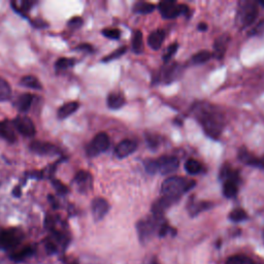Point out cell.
Instances as JSON below:
<instances>
[{
	"label": "cell",
	"instance_id": "cell-19",
	"mask_svg": "<svg viewBox=\"0 0 264 264\" xmlns=\"http://www.w3.org/2000/svg\"><path fill=\"white\" fill-rule=\"evenodd\" d=\"M164 38H165V33L163 30L161 29H157L153 32L150 33L149 37H148V45L150 46V48L152 50H159L164 42Z\"/></svg>",
	"mask_w": 264,
	"mask_h": 264
},
{
	"label": "cell",
	"instance_id": "cell-35",
	"mask_svg": "<svg viewBox=\"0 0 264 264\" xmlns=\"http://www.w3.org/2000/svg\"><path fill=\"white\" fill-rule=\"evenodd\" d=\"M126 51H127V48H126V47L119 48V49H117L115 52H113L112 54H110L109 56L104 57V59H103L102 61H103V62H110V61H112V60H115V59L120 58L122 55L125 54Z\"/></svg>",
	"mask_w": 264,
	"mask_h": 264
},
{
	"label": "cell",
	"instance_id": "cell-23",
	"mask_svg": "<svg viewBox=\"0 0 264 264\" xmlns=\"http://www.w3.org/2000/svg\"><path fill=\"white\" fill-rule=\"evenodd\" d=\"M20 84L23 87H26L28 89H33V90H41L43 88L42 83L39 82L37 77L33 75H25L21 78Z\"/></svg>",
	"mask_w": 264,
	"mask_h": 264
},
{
	"label": "cell",
	"instance_id": "cell-2",
	"mask_svg": "<svg viewBox=\"0 0 264 264\" xmlns=\"http://www.w3.org/2000/svg\"><path fill=\"white\" fill-rule=\"evenodd\" d=\"M195 186V181L188 180L183 177H170L165 180L161 186L162 196L179 198L191 190Z\"/></svg>",
	"mask_w": 264,
	"mask_h": 264
},
{
	"label": "cell",
	"instance_id": "cell-25",
	"mask_svg": "<svg viewBox=\"0 0 264 264\" xmlns=\"http://www.w3.org/2000/svg\"><path fill=\"white\" fill-rule=\"evenodd\" d=\"M11 97V87L4 78L0 77V102L7 101Z\"/></svg>",
	"mask_w": 264,
	"mask_h": 264
},
{
	"label": "cell",
	"instance_id": "cell-13",
	"mask_svg": "<svg viewBox=\"0 0 264 264\" xmlns=\"http://www.w3.org/2000/svg\"><path fill=\"white\" fill-rule=\"evenodd\" d=\"M179 200V198L175 197H168V196H162L159 199L156 200L152 204V213L155 217H163V214L165 210L170 207L173 204H175Z\"/></svg>",
	"mask_w": 264,
	"mask_h": 264
},
{
	"label": "cell",
	"instance_id": "cell-4",
	"mask_svg": "<svg viewBox=\"0 0 264 264\" xmlns=\"http://www.w3.org/2000/svg\"><path fill=\"white\" fill-rule=\"evenodd\" d=\"M165 221L163 220V217H155L141 220L136 224V229L139 236V240L141 243H146L151 239V236L154 234V232L158 231L160 226Z\"/></svg>",
	"mask_w": 264,
	"mask_h": 264
},
{
	"label": "cell",
	"instance_id": "cell-32",
	"mask_svg": "<svg viewBox=\"0 0 264 264\" xmlns=\"http://www.w3.org/2000/svg\"><path fill=\"white\" fill-rule=\"evenodd\" d=\"M229 219L235 223L242 222L248 219V214L243 208H235L229 214Z\"/></svg>",
	"mask_w": 264,
	"mask_h": 264
},
{
	"label": "cell",
	"instance_id": "cell-27",
	"mask_svg": "<svg viewBox=\"0 0 264 264\" xmlns=\"http://www.w3.org/2000/svg\"><path fill=\"white\" fill-rule=\"evenodd\" d=\"M132 50L136 54H140L143 50V42H142V33L140 30H136L132 37Z\"/></svg>",
	"mask_w": 264,
	"mask_h": 264
},
{
	"label": "cell",
	"instance_id": "cell-17",
	"mask_svg": "<svg viewBox=\"0 0 264 264\" xmlns=\"http://www.w3.org/2000/svg\"><path fill=\"white\" fill-rule=\"evenodd\" d=\"M229 41H230V36L228 34H223L216 39L214 45V56L216 59L221 60L224 57V55H225Z\"/></svg>",
	"mask_w": 264,
	"mask_h": 264
},
{
	"label": "cell",
	"instance_id": "cell-30",
	"mask_svg": "<svg viewBox=\"0 0 264 264\" xmlns=\"http://www.w3.org/2000/svg\"><path fill=\"white\" fill-rule=\"evenodd\" d=\"M212 57V54L208 51H200L196 53V54L191 58V62L193 64H202L206 61H208Z\"/></svg>",
	"mask_w": 264,
	"mask_h": 264
},
{
	"label": "cell",
	"instance_id": "cell-9",
	"mask_svg": "<svg viewBox=\"0 0 264 264\" xmlns=\"http://www.w3.org/2000/svg\"><path fill=\"white\" fill-rule=\"evenodd\" d=\"M21 241V234L16 229H7L0 231V248L11 249L16 247Z\"/></svg>",
	"mask_w": 264,
	"mask_h": 264
},
{
	"label": "cell",
	"instance_id": "cell-5",
	"mask_svg": "<svg viewBox=\"0 0 264 264\" xmlns=\"http://www.w3.org/2000/svg\"><path fill=\"white\" fill-rule=\"evenodd\" d=\"M161 16L164 19H175L181 15H187L189 7L185 4H179L175 0H164L158 5Z\"/></svg>",
	"mask_w": 264,
	"mask_h": 264
},
{
	"label": "cell",
	"instance_id": "cell-12",
	"mask_svg": "<svg viewBox=\"0 0 264 264\" xmlns=\"http://www.w3.org/2000/svg\"><path fill=\"white\" fill-rule=\"evenodd\" d=\"M91 210L92 215L95 221H100L102 220L105 215L109 213L110 210V203L108 200H105L102 197H97L95 199H93L91 204Z\"/></svg>",
	"mask_w": 264,
	"mask_h": 264
},
{
	"label": "cell",
	"instance_id": "cell-8",
	"mask_svg": "<svg viewBox=\"0 0 264 264\" xmlns=\"http://www.w3.org/2000/svg\"><path fill=\"white\" fill-rule=\"evenodd\" d=\"M12 126H14V128L19 133L26 137H32L36 132L34 123L30 118L26 116H18L15 120L12 121Z\"/></svg>",
	"mask_w": 264,
	"mask_h": 264
},
{
	"label": "cell",
	"instance_id": "cell-11",
	"mask_svg": "<svg viewBox=\"0 0 264 264\" xmlns=\"http://www.w3.org/2000/svg\"><path fill=\"white\" fill-rule=\"evenodd\" d=\"M182 72V67L177 64V63H173L170 64L169 66H166L164 67L160 73L157 75V82H164L166 84L174 82L175 80H177L179 74H181Z\"/></svg>",
	"mask_w": 264,
	"mask_h": 264
},
{
	"label": "cell",
	"instance_id": "cell-15",
	"mask_svg": "<svg viewBox=\"0 0 264 264\" xmlns=\"http://www.w3.org/2000/svg\"><path fill=\"white\" fill-rule=\"evenodd\" d=\"M136 149H137L136 141L131 139H124L116 147L115 155L119 158V159H123V158H126L132 153H134Z\"/></svg>",
	"mask_w": 264,
	"mask_h": 264
},
{
	"label": "cell",
	"instance_id": "cell-18",
	"mask_svg": "<svg viewBox=\"0 0 264 264\" xmlns=\"http://www.w3.org/2000/svg\"><path fill=\"white\" fill-rule=\"evenodd\" d=\"M0 137H2L9 143H14L17 140V135L12 123L10 124L6 121L0 122Z\"/></svg>",
	"mask_w": 264,
	"mask_h": 264
},
{
	"label": "cell",
	"instance_id": "cell-39",
	"mask_svg": "<svg viewBox=\"0 0 264 264\" xmlns=\"http://www.w3.org/2000/svg\"><path fill=\"white\" fill-rule=\"evenodd\" d=\"M82 25H83V19L80 17H74L68 22V26L72 29L80 28Z\"/></svg>",
	"mask_w": 264,
	"mask_h": 264
},
{
	"label": "cell",
	"instance_id": "cell-22",
	"mask_svg": "<svg viewBox=\"0 0 264 264\" xmlns=\"http://www.w3.org/2000/svg\"><path fill=\"white\" fill-rule=\"evenodd\" d=\"M32 102H33V95L29 93H24L20 95L19 98L17 99L16 108L21 113H27L31 108Z\"/></svg>",
	"mask_w": 264,
	"mask_h": 264
},
{
	"label": "cell",
	"instance_id": "cell-36",
	"mask_svg": "<svg viewBox=\"0 0 264 264\" xmlns=\"http://www.w3.org/2000/svg\"><path fill=\"white\" fill-rule=\"evenodd\" d=\"M102 34L110 39H119L121 36V32L116 28H107L102 30Z\"/></svg>",
	"mask_w": 264,
	"mask_h": 264
},
{
	"label": "cell",
	"instance_id": "cell-41",
	"mask_svg": "<svg viewBox=\"0 0 264 264\" xmlns=\"http://www.w3.org/2000/svg\"><path fill=\"white\" fill-rule=\"evenodd\" d=\"M32 4H33V2H31V1H23L22 2V9L28 10Z\"/></svg>",
	"mask_w": 264,
	"mask_h": 264
},
{
	"label": "cell",
	"instance_id": "cell-16",
	"mask_svg": "<svg viewBox=\"0 0 264 264\" xmlns=\"http://www.w3.org/2000/svg\"><path fill=\"white\" fill-rule=\"evenodd\" d=\"M239 158L242 162H244L247 165L254 166L258 168H264V157L257 158L254 155L248 152L246 148H242L239 153Z\"/></svg>",
	"mask_w": 264,
	"mask_h": 264
},
{
	"label": "cell",
	"instance_id": "cell-7",
	"mask_svg": "<svg viewBox=\"0 0 264 264\" xmlns=\"http://www.w3.org/2000/svg\"><path fill=\"white\" fill-rule=\"evenodd\" d=\"M110 144L111 141L109 135L104 133V132H100V133H98L89 143V146L87 147V154L90 157H95L105 151H108Z\"/></svg>",
	"mask_w": 264,
	"mask_h": 264
},
{
	"label": "cell",
	"instance_id": "cell-1",
	"mask_svg": "<svg viewBox=\"0 0 264 264\" xmlns=\"http://www.w3.org/2000/svg\"><path fill=\"white\" fill-rule=\"evenodd\" d=\"M195 117L204 130L212 138H219L224 127V118L216 108L207 103H198L194 107Z\"/></svg>",
	"mask_w": 264,
	"mask_h": 264
},
{
	"label": "cell",
	"instance_id": "cell-33",
	"mask_svg": "<svg viewBox=\"0 0 264 264\" xmlns=\"http://www.w3.org/2000/svg\"><path fill=\"white\" fill-rule=\"evenodd\" d=\"M74 64V61L69 58H60L56 62V69L61 71V70H66L67 68L71 67V66Z\"/></svg>",
	"mask_w": 264,
	"mask_h": 264
},
{
	"label": "cell",
	"instance_id": "cell-20",
	"mask_svg": "<svg viewBox=\"0 0 264 264\" xmlns=\"http://www.w3.org/2000/svg\"><path fill=\"white\" fill-rule=\"evenodd\" d=\"M78 107H80V104H78V102L76 101H69L64 103L57 112L58 119L63 120V119L68 118L70 115H72L78 110Z\"/></svg>",
	"mask_w": 264,
	"mask_h": 264
},
{
	"label": "cell",
	"instance_id": "cell-24",
	"mask_svg": "<svg viewBox=\"0 0 264 264\" xmlns=\"http://www.w3.org/2000/svg\"><path fill=\"white\" fill-rule=\"evenodd\" d=\"M156 9V6L152 3L144 2V1H139L136 2L133 6V11L136 14H141V15H148L153 12Z\"/></svg>",
	"mask_w": 264,
	"mask_h": 264
},
{
	"label": "cell",
	"instance_id": "cell-38",
	"mask_svg": "<svg viewBox=\"0 0 264 264\" xmlns=\"http://www.w3.org/2000/svg\"><path fill=\"white\" fill-rule=\"evenodd\" d=\"M31 254H32V249L31 248H25L22 251H20V252L12 255L11 258L17 261V260H22V259H24L26 257H28Z\"/></svg>",
	"mask_w": 264,
	"mask_h": 264
},
{
	"label": "cell",
	"instance_id": "cell-37",
	"mask_svg": "<svg viewBox=\"0 0 264 264\" xmlns=\"http://www.w3.org/2000/svg\"><path fill=\"white\" fill-rule=\"evenodd\" d=\"M264 34V19L261 20L255 27L249 32V36H261Z\"/></svg>",
	"mask_w": 264,
	"mask_h": 264
},
{
	"label": "cell",
	"instance_id": "cell-26",
	"mask_svg": "<svg viewBox=\"0 0 264 264\" xmlns=\"http://www.w3.org/2000/svg\"><path fill=\"white\" fill-rule=\"evenodd\" d=\"M210 207V203L209 202H204V201H200V202H192L189 204V213L192 217L197 216L198 214H200L201 212H204V210L208 209Z\"/></svg>",
	"mask_w": 264,
	"mask_h": 264
},
{
	"label": "cell",
	"instance_id": "cell-42",
	"mask_svg": "<svg viewBox=\"0 0 264 264\" xmlns=\"http://www.w3.org/2000/svg\"><path fill=\"white\" fill-rule=\"evenodd\" d=\"M198 29L205 31V30L207 29V26H206V24H204V23H200L199 25H198Z\"/></svg>",
	"mask_w": 264,
	"mask_h": 264
},
{
	"label": "cell",
	"instance_id": "cell-28",
	"mask_svg": "<svg viewBox=\"0 0 264 264\" xmlns=\"http://www.w3.org/2000/svg\"><path fill=\"white\" fill-rule=\"evenodd\" d=\"M223 194L227 198H232L237 194V185L232 181H226L223 186Z\"/></svg>",
	"mask_w": 264,
	"mask_h": 264
},
{
	"label": "cell",
	"instance_id": "cell-21",
	"mask_svg": "<svg viewBox=\"0 0 264 264\" xmlns=\"http://www.w3.org/2000/svg\"><path fill=\"white\" fill-rule=\"evenodd\" d=\"M126 103L125 97L120 92H113L108 97V107L111 110H119L121 109Z\"/></svg>",
	"mask_w": 264,
	"mask_h": 264
},
{
	"label": "cell",
	"instance_id": "cell-6",
	"mask_svg": "<svg viewBox=\"0 0 264 264\" xmlns=\"http://www.w3.org/2000/svg\"><path fill=\"white\" fill-rule=\"evenodd\" d=\"M239 11V23L242 28H247L252 25L258 17L259 10L256 2L245 1Z\"/></svg>",
	"mask_w": 264,
	"mask_h": 264
},
{
	"label": "cell",
	"instance_id": "cell-44",
	"mask_svg": "<svg viewBox=\"0 0 264 264\" xmlns=\"http://www.w3.org/2000/svg\"><path fill=\"white\" fill-rule=\"evenodd\" d=\"M152 264H155V263H154V262H152Z\"/></svg>",
	"mask_w": 264,
	"mask_h": 264
},
{
	"label": "cell",
	"instance_id": "cell-43",
	"mask_svg": "<svg viewBox=\"0 0 264 264\" xmlns=\"http://www.w3.org/2000/svg\"><path fill=\"white\" fill-rule=\"evenodd\" d=\"M258 4H260L261 6H263V7H264V1H263V0H260V1L258 2Z\"/></svg>",
	"mask_w": 264,
	"mask_h": 264
},
{
	"label": "cell",
	"instance_id": "cell-34",
	"mask_svg": "<svg viewBox=\"0 0 264 264\" xmlns=\"http://www.w3.org/2000/svg\"><path fill=\"white\" fill-rule=\"evenodd\" d=\"M179 49V45L177 43L173 44V45H170L164 52V54H163V61L166 63V62H169V60L173 58L175 56V54L177 53Z\"/></svg>",
	"mask_w": 264,
	"mask_h": 264
},
{
	"label": "cell",
	"instance_id": "cell-3",
	"mask_svg": "<svg viewBox=\"0 0 264 264\" xmlns=\"http://www.w3.org/2000/svg\"><path fill=\"white\" fill-rule=\"evenodd\" d=\"M179 159L173 156H162L157 160L148 159L144 161V167L151 175L156 173H161V175L173 174L179 168Z\"/></svg>",
	"mask_w": 264,
	"mask_h": 264
},
{
	"label": "cell",
	"instance_id": "cell-10",
	"mask_svg": "<svg viewBox=\"0 0 264 264\" xmlns=\"http://www.w3.org/2000/svg\"><path fill=\"white\" fill-rule=\"evenodd\" d=\"M92 184H93V179L88 171L82 170L78 171L73 179V185L76 190L81 193H87L91 190Z\"/></svg>",
	"mask_w": 264,
	"mask_h": 264
},
{
	"label": "cell",
	"instance_id": "cell-29",
	"mask_svg": "<svg viewBox=\"0 0 264 264\" xmlns=\"http://www.w3.org/2000/svg\"><path fill=\"white\" fill-rule=\"evenodd\" d=\"M185 169L190 175H198L202 170V165L195 159H189L185 164Z\"/></svg>",
	"mask_w": 264,
	"mask_h": 264
},
{
	"label": "cell",
	"instance_id": "cell-40",
	"mask_svg": "<svg viewBox=\"0 0 264 264\" xmlns=\"http://www.w3.org/2000/svg\"><path fill=\"white\" fill-rule=\"evenodd\" d=\"M53 185H54V187L57 189V191L59 193H61V194L67 193V188H66V186H64V185L60 181H54L53 182Z\"/></svg>",
	"mask_w": 264,
	"mask_h": 264
},
{
	"label": "cell",
	"instance_id": "cell-31",
	"mask_svg": "<svg viewBox=\"0 0 264 264\" xmlns=\"http://www.w3.org/2000/svg\"><path fill=\"white\" fill-rule=\"evenodd\" d=\"M225 264H256L252 259L245 255H235L227 259Z\"/></svg>",
	"mask_w": 264,
	"mask_h": 264
},
{
	"label": "cell",
	"instance_id": "cell-14",
	"mask_svg": "<svg viewBox=\"0 0 264 264\" xmlns=\"http://www.w3.org/2000/svg\"><path fill=\"white\" fill-rule=\"evenodd\" d=\"M29 148L37 155H55L59 153V149L56 146L47 141H32Z\"/></svg>",
	"mask_w": 264,
	"mask_h": 264
}]
</instances>
